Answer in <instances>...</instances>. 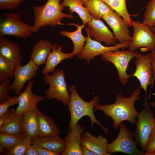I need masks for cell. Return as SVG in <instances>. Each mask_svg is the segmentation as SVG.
Returning <instances> with one entry per match:
<instances>
[{"mask_svg": "<svg viewBox=\"0 0 155 155\" xmlns=\"http://www.w3.org/2000/svg\"><path fill=\"white\" fill-rule=\"evenodd\" d=\"M24 155H38L37 147L32 144L28 148Z\"/></svg>", "mask_w": 155, "mask_h": 155, "instance_id": "f35d334b", "label": "cell"}, {"mask_svg": "<svg viewBox=\"0 0 155 155\" xmlns=\"http://www.w3.org/2000/svg\"><path fill=\"white\" fill-rule=\"evenodd\" d=\"M102 18L112 29L113 34L119 43L129 40V27L125 20L117 12L113 10L104 16Z\"/></svg>", "mask_w": 155, "mask_h": 155, "instance_id": "5bb4252c", "label": "cell"}, {"mask_svg": "<svg viewBox=\"0 0 155 155\" xmlns=\"http://www.w3.org/2000/svg\"><path fill=\"white\" fill-rule=\"evenodd\" d=\"M18 96H10L8 99L0 104V117L7 113L10 106L18 104Z\"/></svg>", "mask_w": 155, "mask_h": 155, "instance_id": "836d02e7", "label": "cell"}, {"mask_svg": "<svg viewBox=\"0 0 155 155\" xmlns=\"http://www.w3.org/2000/svg\"><path fill=\"white\" fill-rule=\"evenodd\" d=\"M86 24L90 36L93 40L99 42H104L109 45L117 44V40L103 21L93 18Z\"/></svg>", "mask_w": 155, "mask_h": 155, "instance_id": "9a60e30c", "label": "cell"}, {"mask_svg": "<svg viewBox=\"0 0 155 155\" xmlns=\"http://www.w3.org/2000/svg\"><path fill=\"white\" fill-rule=\"evenodd\" d=\"M142 89L140 86L137 87L128 97L119 93L116 96L115 102L109 105L99 104L94 110L102 111L105 115L110 117L113 120L112 127L115 129H117L120 124L124 121H128L134 125L139 113L134 103L141 98L139 95Z\"/></svg>", "mask_w": 155, "mask_h": 155, "instance_id": "6da1fadb", "label": "cell"}, {"mask_svg": "<svg viewBox=\"0 0 155 155\" xmlns=\"http://www.w3.org/2000/svg\"><path fill=\"white\" fill-rule=\"evenodd\" d=\"M142 22L151 28L155 26V0H150L147 3Z\"/></svg>", "mask_w": 155, "mask_h": 155, "instance_id": "4dcf8cb0", "label": "cell"}, {"mask_svg": "<svg viewBox=\"0 0 155 155\" xmlns=\"http://www.w3.org/2000/svg\"><path fill=\"white\" fill-rule=\"evenodd\" d=\"M37 150L38 155H57L56 154L44 148L37 147Z\"/></svg>", "mask_w": 155, "mask_h": 155, "instance_id": "ab89813d", "label": "cell"}, {"mask_svg": "<svg viewBox=\"0 0 155 155\" xmlns=\"http://www.w3.org/2000/svg\"><path fill=\"white\" fill-rule=\"evenodd\" d=\"M32 144L49 150L57 155L62 154L65 146L64 139L59 135L33 138L32 139Z\"/></svg>", "mask_w": 155, "mask_h": 155, "instance_id": "e0dca14e", "label": "cell"}, {"mask_svg": "<svg viewBox=\"0 0 155 155\" xmlns=\"http://www.w3.org/2000/svg\"><path fill=\"white\" fill-rule=\"evenodd\" d=\"M65 71L63 69L55 70L52 75H44L43 79L46 84H49V88L45 92L46 98L48 100L55 99L67 105L70 97L65 82Z\"/></svg>", "mask_w": 155, "mask_h": 155, "instance_id": "8992f818", "label": "cell"}, {"mask_svg": "<svg viewBox=\"0 0 155 155\" xmlns=\"http://www.w3.org/2000/svg\"><path fill=\"white\" fill-rule=\"evenodd\" d=\"M25 135L17 136L0 133V146L8 150L22 140Z\"/></svg>", "mask_w": 155, "mask_h": 155, "instance_id": "f546056e", "label": "cell"}, {"mask_svg": "<svg viewBox=\"0 0 155 155\" xmlns=\"http://www.w3.org/2000/svg\"><path fill=\"white\" fill-rule=\"evenodd\" d=\"M10 81L8 78L0 80V103L5 101L11 96L9 92Z\"/></svg>", "mask_w": 155, "mask_h": 155, "instance_id": "d6a6232c", "label": "cell"}, {"mask_svg": "<svg viewBox=\"0 0 155 155\" xmlns=\"http://www.w3.org/2000/svg\"><path fill=\"white\" fill-rule=\"evenodd\" d=\"M13 112L9 111L7 113L0 117V129L6 122L13 117Z\"/></svg>", "mask_w": 155, "mask_h": 155, "instance_id": "74e56055", "label": "cell"}, {"mask_svg": "<svg viewBox=\"0 0 155 155\" xmlns=\"http://www.w3.org/2000/svg\"><path fill=\"white\" fill-rule=\"evenodd\" d=\"M20 53L21 49L18 44L7 38L0 37V55L15 66L21 64L23 61Z\"/></svg>", "mask_w": 155, "mask_h": 155, "instance_id": "ffe728a7", "label": "cell"}, {"mask_svg": "<svg viewBox=\"0 0 155 155\" xmlns=\"http://www.w3.org/2000/svg\"><path fill=\"white\" fill-rule=\"evenodd\" d=\"M85 28L87 34V39L83 48L77 55L79 59L86 60L88 64L98 55H102L107 52L115 51L121 48H128L129 40L113 46H104L100 42L92 39L88 30L86 27Z\"/></svg>", "mask_w": 155, "mask_h": 155, "instance_id": "30bf717a", "label": "cell"}, {"mask_svg": "<svg viewBox=\"0 0 155 155\" xmlns=\"http://www.w3.org/2000/svg\"><path fill=\"white\" fill-rule=\"evenodd\" d=\"M144 155H155V151L152 152H144Z\"/></svg>", "mask_w": 155, "mask_h": 155, "instance_id": "b9f144b4", "label": "cell"}, {"mask_svg": "<svg viewBox=\"0 0 155 155\" xmlns=\"http://www.w3.org/2000/svg\"><path fill=\"white\" fill-rule=\"evenodd\" d=\"M150 59L151 64L152 66V71L153 75V79L152 84L151 86V88L150 92L148 97H150L152 89L154 83V80L155 78V49L151 51L150 54Z\"/></svg>", "mask_w": 155, "mask_h": 155, "instance_id": "8d00e7d4", "label": "cell"}, {"mask_svg": "<svg viewBox=\"0 0 155 155\" xmlns=\"http://www.w3.org/2000/svg\"><path fill=\"white\" fill-rule=\"evenodd\" d=\"M81 1H82L84 6L86 7V4L88 0H81Z\"/></svg>", "mask_w": 155, "mask_h": 155, "instance_id": "ee69618b", "label": "cell"}, {"mask_svg": "<svg viewBox=\"0 0 155 155\" xmlns=\"http://www.w3.org/2000/svg\"><path fill=\"white\" fill-rule=\"evenodd\" d=\"M133 62L136 69L134 73L130 76H135L138 79L140 87L145 91V98H147V87L149 85H152L153 79L150 54H141L135 57Z\"/></svg>", "mask_w": 155, "mask_h": 155, "instance_id": "8fae6325", "label": "cell"}, {"mask_svg": "<svg viewBox=\"0 0 155 155\" xmlns=\"http://www.w3.org/2000/svg\"><path fill=\"white\" fill-rule=\"evenodd\" d=\"M33 32L32 26L22 21L16 13H5L0 16V37L6 35L27 39Z\"/></svg>", "mask_w": 155, "mask_h": 155, "instance_id": "5b68a950", "label": "cell"}, {"mask_svg": "<svg viewBox=\"0 0 155 155\" xmlns=\"http://www.w3.org/2000/svg\"><path fill=\"white\" fill-rule=\"evenodd\" d=\"M15 66L0 55V80L14 78Z\"/></svg>", "mask_w": 155, "mask_h": 155, "instance_id": "f1b7e54d", "label": "cell"}, {"mask_svg": "<svg viewBox=\"0 0 155 155\" xmlns=\"http://www.w3.org/2000/svg\"><path fill=\"white\" fill-rule=\"evenodd\" d=\"M85 130V127L77 123L65 136V146L62 155H82V136Z\"/></svg>", "mask_w": 155, "mask_h": 155, "instance_id": "2e32d148", "label": "cell"}, {"mask_svg": "<svg viewBox=\"0 0 155 155\" xmlns=\"http://www.w3.org/2000/svg\"><path fill=\"white\" fill-rule=\"evenodd\" d=\"M141 53L137 50L111 51L102 55V59L112 63L115 67L119 79L121 84L125 85L130 75H127V69L130 61Z\"/></svg>", "mask_w": 155, "mask_h": 155, "instance_id": "9c48e42d", "label": "cell"}, {"mask_svg": "<svg viewBox=\"0 0 155 155\" xmlns=\"http://www.w3.org/2000/svg\"><path fill=\"white\" fill-rule=\"evenodd\" d=\"M63 25H73L77 28V30L73 32H69L63 30L60 32L62 35L67 37L71 40L74 45L72 52L74 55H77L83 48L87 39V37L84 36L82 32V29L85 27V24H83L80 25L74 23H69L63 24Z\"/></svg>", "mask_w": 155, "mask_h": 155, "instance_id": "603a6c76", "label": "cell"}, {"mask_svg": "<svg viewBox=\"0 0 155 155\" xmlns=\"http://www.w3.org/2000/svg\"><path fill=\"white\" fill-rule=\"evenodd\" d=\"M70 97L67 104L70 114V120L68 128L69 131L75 126L78 121L84 116L89 117L91 120L92 127L96 123L102 128L104 133L107 135L109 129L103 126L96 118L94 113L95 107L99 104V99L98 96H95L92 100L87 102L80 97L78 93L76 87L69 86Z\"/></svg>", "mask_w": 155, "mask_h": 155, "instance_id": "7a4b0ae2", "label": "cell"}, {"mask_svg": "<svg viewBox=\"0 0 155 155\" xmlns=\"http://www.w3.org/2000/svg\"><path fill=\"white\" fill-rule=\"evenodd\" d=\"M23 122V114L13 117L3 125L0 129V132L17 136L25 135Z\"/></svg>", "mask_w": 155, "mask_h": 155, "instance_id": "484cf974", "label": "cell"}, {"mask_svg": "<svg viewBox=\"0 0 155 155\" xmlns=\"http://www.w3.org/2000/svg\"><path fill=\"white\" fill-rule=\"evenodd\" d=\"M133 33L128 41V49L135 50L142 47V51H152L155 49V34L152 28L139 21H133Z\"/></svg>", "mask_w": 155, "mask_h": 155, "instance_id": "ba28073f", "label": "cell"}, {"mask_svg": "<svg viewBox=\"0 0 155 155\" xmlns=\"http://www.w3.org/2000/svg\"><path fill=\"white\" fill-rule=\"evenodd\" d=\"M61 3L64 7H68L71 14L76 13L85 25L91 20L92 16L81 0H62Z\"/></svg>", "mask_w": 155, "mask_h": 155, "instance_id": "cb8c5ba5", "label": "cell"}, {"mask_svg": "<svg viewBox=\"0 0 155 155\" xmlns=\"http://www.w3.org/2000/svg\"><path fill=\"white\" fill-rule=\"evenodd\" d=\"M62 0H48L44 5L33 7L34 22L32 26L33 33L38 32L42 27L48 26L55 27L62 25V20L65 18H72L71 14L65 13V9L60 3Z\"/></svg>", "mask_w": 155, "mask_h": 155, "instance_id": "3957f363", "label": "cell"}, {"mask_svg": "<svg viewBox=\"0 0 155 155\" xmlns=\"http://www.w3.org/2000/svg\"><path fill=\"white\" fill-rule=\"evenodd\" d=\"M143 108L137 115V121L135 123V130L133 133L137 145L143 152L145 151L150 135L155 127V115L150 108L145 98Z\"/></svg>", "mask_w": 155, "mask_h": 155, "instance_id": "277c9868", "label": "cell"}, {"mask_svg": "<svg viewBox=\"0 0 155 155\" xmlns=\"http://www.w3.org/2000/svg\"><path fill=\"white\" fill-rule=\"evenodd\" d=\"M32 138L26 136L24 138L11 149L6 151L8 155H24L29 146L32 144Z\"/></svg>", "mask_w": 155, "mask_h": 155, "instance_id": "1f68e13d", "label": "cell"}, {"mask_svg": "<svg viewBox=\"0 0 155 155\" xmlns=\"http://www.w3.org/2000/svg\"><path fill=\"white\" fill-rule=\"evenodd\" d=\"M148 104L150 106L155 107V100L153 102L148 103Z\"/></svg>", "mask_w": 155, "mask_h": 155, "instance_id": "7bdbcfd3", "label": "cell"}, {"mask_svg": "<svg viewBox=\"0 0 155 155\" xmlns=\"http://www.w3.org/2000/svg\"><path fill=\"white\" fill-rule=\"evenodd\" d=\"M29 0H0V9H12L18 8L20 4Z\"/></svg>", "mask_w": 155, "mask_h": 155, "instance_id": "e575fe53", "label": "cell"}, {"mask_svg": "<svg viewBox=\"0 0 155 155\" xmlns=\"http://www.w3.org/2000/svg\"><path fill=\"white\" fill-rule=\"evenodd\" d=\"M152 32L155 34V26L152 28Z\"/></svg>", "mask_w": 155, "mask_h": 155, "instance_id": "f6af8a7d", "label": "cell"}, {"mask_svg": "<svg viewBox=\"0 0 155 155\" xmlns=\"http://www.w3.org/2000/svg\"><path fill=\"white\" fill-rule=\"evenodd\" d=\"M37 112L38 126L37 137L57 135L60 133L59 128L51 117L38 109Z\"/></svg>", "mask_w": 155, "mask_h": 155, "instance_id": "44dd1931", "label": "cell"}, {"mask_svg": "<svg viewBox=\"0 0 155 155\" xmlns=\"http://www.w3.org/2000/svg\"><path fill=\"white\" fill-rule=\"evenodd\" d=\"M39 68L31 59L24 65L20 64L15 66L14 80L9 87V90L19 96L26 83L31 81L36 75Z\"/></svg>", "mask_w": 155, "mask_h": 155, "instance_id": "7c38bea8", "label": "cell"}, {"mask_svg": "<svg viewBox=\"0 0 155 155\" xmlns=\"http://www.w3.org/2000/svg\"><path fill=\"white\" fill-rule=\"evenodd\" d=\"M155 151V127L149 136V140L146 147L145 152H150Z\"/></svg>", "mask_w": 155, "mask_h": 155, "instance_id": "d590c367", "label": "cell"}, {"mask_svg": "<svg viewBox=\"0 0 155 155\" xmlns=\"http://www.w3.org/2000/svg\"><path fill=\"white\" fill-rule=\"evenodd\" d=\"M62 46L56 44H53L51 51L49 53L45 65L42 71V75L53 73L56 67L63 61L68 59L72 58L75 55L72 52L65 53L62 51Z\"/></svg>", "mask_w": 155, "mask_h": 155, "instance_id": "d6986e66", "label": "cell"}, {"mask_svg": "<svg viewBox=\"0 0 155 155\" xmlns=\"http://www.w3.org/2000/svg\"><path fill=\"white\" fill-rule=\"evenodd\" d=\"M81 150L82 155H96L93 151L83 145H81Z\"/></svg>", "mask_w": 155, "mask_h": 155, "instance_id": "60d3db41", "label": "cell"}, {"mask_svg": "<svg viewBox=\"0 0 155 155\" xmlns=\"http://www.w3.org/2000/svg\"><path fill=\"white\" fill-rule=\"evenodd\" d=\"M34 80L28 82L25 90L18 96V105L13 112V117L19 116L24 113L36 109L37 106L40 102H43L45 97L42 95H37L33 93L32 88Z\"/></svg>", "mask_w": 155, "mask_h": 155, "instance_id": "4fadbf2b", "label": "cell"}, {"mask_svg": "<svg viewBox=\"0 0 155 155\" xmlns=\"http://www.w3.org/2000/svg\"><path fill=\"white\" fill-rule=\"evenodd\" d=\"M108 141L103 135L96 137L88 131L82 135L81 145L93 151L96 155H109L107 151Z\"/></svg>", "mask_w": 155, "mask_h": 155, "instance_id": "ac0fdd59", "label": "cell"}, {"mask_svg": "<svg viewBox=\"0 0 155 155\" xmlns=\"http://www.w3.org/2000/svg\"><path fill=\"white\" fill-rule=\"evenodd\" d=\"M53 46L48 40H40L34 45L30 57L37 66L45 64Z\"/></svg>", "mask_w": 155, "mask_h": 155, "instance_id": "7402d4cb", "label": "cell"}, {"mask_svg": "<svg viewBox=\"0 0 155 155\" xmlns=\"http://www.w3.org/2000/svg\"><path fill=\"white\" fill-rule=\"evenodd\" d=\"M37 109L23 113L24 134L26 136L30 137L32 138L37 137L38 135Z\"/></svg>", "mask_w": 155, "mask_h": 155, "instance_id": "d4e9b609", "label": "cell"}, {"mask_svg": "<svg viewBox=\"0 0 155 155\" xmlns=\"http://www.w3.org/2000/svg\"><path fill=\"white\" fill-rule=\"evenodd\" d=\"M119 127V131L117 137L108 144L107 151L109 155L116 152L131 155H144V152L138 149L131 130L122 122Z\"/></svg>", "mask_w": 155, "mask_h": 155, "instance_id": "52a82bcc", "label": "cell"}, {"mask_svg": "<svg viewBox=\"0 0 155 155\" xmlns=\"http://www.w3.org/2000/svg\"><path fill=\"white\" fill-rule=\"evenodd\" d=\"M114 10L119 13L129 26H132L133 21L127 10L126 0H102Z\"/></svg>", "mask_w": 155, "mask_h": 155, "instance_id": "83f0119b", "label": "cell"}, {"mask_svg": "<svg viewBox=\"0 0 155 155\" xmlns=\"http://www.w3.org/2000/svg\"><path fill=\"white\" fill-rule=\"evenodd\" d=\"M86 7L92 17L100 19L105 15L114 10L102 0H88Z\"/></svg>", "mask_w": 155, "mask_h": 155, "instance_id": "4316f807", "label": "cell"}]
</instances>
